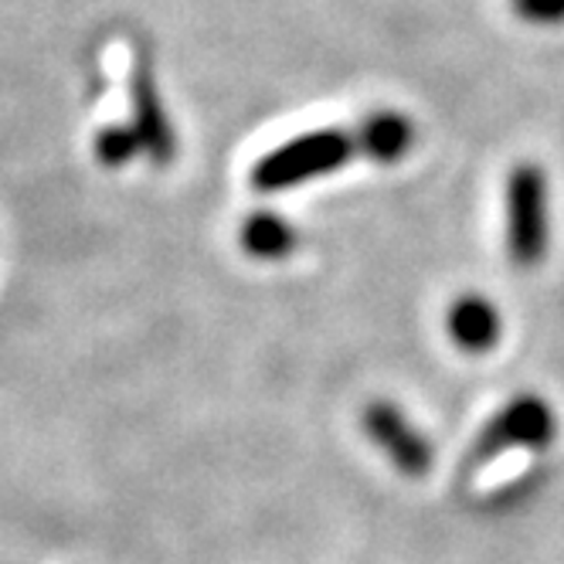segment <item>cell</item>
<instances>
[{"mask_svg":"<svg viewBox=\"0 0 564 564\" xmlns=\"http://www.w3.org/2000/svg\"><path fill=\"white\" fill-rule=\"evenodd\" d=\"M446 327L453 344L466 354H487L500 344V313L479 293H463L449 306Z\"/></svg>","mask_w":564,"mask_h":564,"instance_id":"8992f818","label":"cell"},{"mask_svg":"<svg viewBox=\"0 0 564 564\" xmlns=\"http://www.w3.org/2000/svg\"><path fill=\"white\" fill-rule=\"evenodd\" d=\"M354 133H357V153L365 160H375V164H398L415 143L412 119H405L394 109L371 112L354 127Z\"/></svg>","mask_w":564,"mask_h":564,"instance_id":"52a82bcc","label":"cell"},{"mask_svg":"<svg viewBox=\"0 0 564 564\" xmlns=\"http://www.w3.org/2000/svg\"><path fill=\"white\" fill-rule=\"evenodd\" d=\"M357 153V133L350 130H310L303 137H293L269 150L252 167V187L262 194H279L300 184H310L316 177H327L350 164Z\"/></svg>","mask_w":564,"mask_h":564,"instance_id":"6da1fadb","label":"cell"},{"mask_svg":"<svg viewBox=\"0 0 564 564\" xmlns=\"http://www.w3.org/2000/svg\"><path fill=\"white\" fill-rule=\"evenodd\" d=\"M547 177L538 164L523 160L507 181V252L513 265H538L547 252Z\"/></svg>","mask_w":564,"mask_h":564,"instance_id":"7a4b0ae2","label":"cell"},{"mask_svg":"<svg viewBox=\"0 0 564 564\" xmlns=\"http://www.w3.org/2000/svg\"><path fill=\"white\" fill-rule=\"evenodd\" d=\"M140 153H143V147H140V137L133 127H106L96 137V156H99V164L109 171L127 167L130 160H137Z\"/></svg>","mask_w":564,"mask_h":564,"instance_id":"9c48e42d","label":"cell"},{"mask_svg":"<svg viewBox=\"0 0 564 564\" xmlns=\"http://www.w3.org/2000/svg\"><path fill=\"white\" fill-rule=\"evenodd\" d=\"M365 432L371 435L375 446L394 463L401 476H425L432 469V446L429 438L415 429V422L401 412L394 401H368L365 409Z\"/></svg>","mask_w":564,"mask_h":564,"instance_id":"277c9868","label":"cell"},{"mask_svg":"<svg viewBox=\"0 0 564 564\" xmlns=\"http://www.w3.org/2000/svg\"><path fill=\"white\" fill-rule=\"evenodd\" d=\"M510 11L531 24H561L564 0H510Z\"/></svg>","mask_w":564,"mask_h":564,"instance_id":"30bf717a","label":"cell"},{"mask_svg":"<svg viewBox=\"0 0 564 564\" xmlns=\"http://www.w3.org/2000/svg\"><path fill=\"white\" fill-rule=\"evenodd\" d=\"M554 438V412L538 394H520L479 432L476 459L500 456L503 449H544Z\"/></svg>","mask_w":564,"mask_h":564,"instance_id":"3957f363","label":"cell"},{"mask_svg":"<svg viewBox=\"0 0 564 564\" xmlns=\"http://www.w3.org/2000/svg\"><path fill=\"white\" fill-rule=\"evenodd\" d=\"M238 241H241V249H246V256L275 262L296 252V228L275 212H256L241 221Z\"/></svg>","mask_w":564,"mask_h":564,"instance_id":"ba28073f","label":"cell"},{"mask_svg":"<svg viewBox=\"0 0 564 564\" xmlns=\"http://www.w3.org/2000/svg\"><path fill=\"white\" fill-rule=\"evenodd\" d=\"M130 109H133V130L140 137V147L143 153L153 160V164L167 167L171 160L177 156V133H174V123L164 109V99L156 93V83H153V72L147 62H137L133 65V75H130Z\"/></svg>","mask_w":564,"mask_h":564,"instance_id":"5b68a950","label":"cell"}]
</instances>
